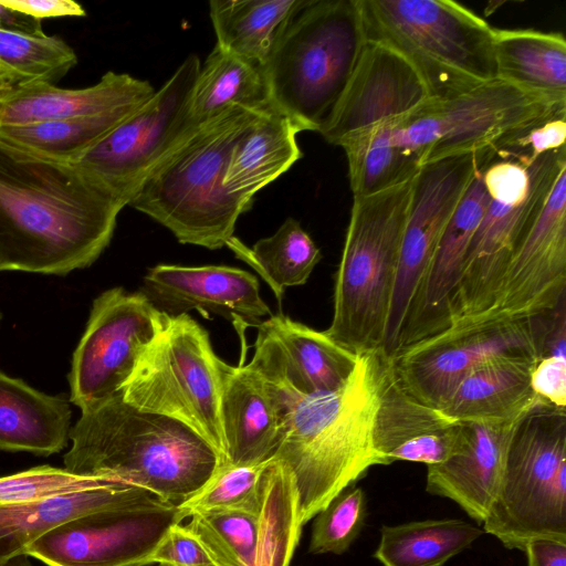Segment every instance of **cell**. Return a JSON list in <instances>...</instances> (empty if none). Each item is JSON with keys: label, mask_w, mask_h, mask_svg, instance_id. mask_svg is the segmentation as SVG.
<instances>
[{"label": "cell", "mask_w": 566, "mask_h": 566, "mask_svg": "<svg viewBox=\"0 0 566 566\" xmlns=\"http://www.w3.org/2000/svg\"><path fill=\"white\" fill-rule=\"evenodd\" d=\"M123 208L69 166L0 149V271L64 276L91 266Z\"/></svg>", "instance_id": "cell-1"}, {"label": "cell", "mask_w": 566, "mask_h": 566, "mask_svg": "<svg viewBox=\"0 0 566 566\" xmlns=\"http://www.w3.org/2000/svg\"><path fill=\"white\" fill-rule=\"evenodd\" d=\"M390 357L358 354L337 390L314 396L279 392L284 408L281 441L270 458L290 474L304 526L374 465H386L374 447V421Z\"/></svg>", "instance_id": "cell-2"}, {"label": "cell", "mask_w": 566, "mask_h": 566, "mask_svg": "<svg viewBox=\"0 0 566 566\" xmlns=\"http://www.w3.org/2000/svg\"><path fill=\"white\" fill-rule=\"evenodd\" d=\"M64 468L147 490L178 506L222 462L218 452L186 424L140 410L122 394L82 411L70 431Z\"/></svg>", "instance_id": "cell-3"}, {"label": "cell", "mask_w": 566, "mask_h": 566, "mask_svg": "<svg viewBox=\"0 0 566 566\" xmlns=\"http://www.w3.org/2000/svg\"><path fill=\"white\" fill-rule=\"evenodd\" d=\"M263 109L233 108L184 134L128 206L167 228L180 243L209 250L227 245L238 218L252 206L228 191V164Z\"/></svg>", "instance_id": "cell-4"}, {"label": "cell", "mask_w": 566, "mask_h": 566, "mask_svg": "<svg viewBox=\"0 0 566 566\" xmlns=\"http://www.w3.org/2000/svg\"><path fill=\"white\" fill-rule=\"evenodd\" d=\"M366 42L357 0H304L262 63L270 105L318 132Z\"/></svg>", "instance_id": "cell-5"}, {"label": "cell", "mask_w": 566, "mask_h": 566, "mask_svg": "<svg viewBox=\"0 0 566 566\" xmlns=\"http://www.w3.org/2000/svg\"><path fill=\"white\" fill-rule=\"evenodd\" d=\"M365 39L387 45L418 72L431 98L497 78L494 28L451 0H357Z\"/></svg>", "instance_id": "cell-6"}, {"label": "cell", "mask_w": 566, "mask_h": 566, "mask_svg": "<svg viewBox=\"0 0 566 566\" xmlns=\"http://www.w3.org/2000/svg\"><path fill=\"white\" fill-rule=\"evenodd\" d=\"M415 177L353 197L325 333L356 355L382 349Z\"/></svg>", "instance_id": "cell-7"}, {"label": "cell", "mask_w": 566, "mask_h": 566, "mask_svg": "<svg viewBox=\"0 0 566 566\" xmlns=\"http://www.w3.org/2000/svg\"><path fill=\"white\" fill-rule=\"evenodd\" d=\"M566 115V96L527 90L501 78L446 99L428 98L382 124L389 144L419 168L502 145Z\"/></svg>", "instance_id": "cell-8"}, {"label": "cell", "mask_w": 566, "mask_h": 566, "mask_svg": "<svg viewBox=\"0 0 566 566\" xmlns=\"http://www.w3.org/2000/svg\"><path fill=\"white\" fill-rule=\"evenodd\" d=\"M566 147L535 160L496 149L483 170L490 196L449 303L448 325L483 313L512 254L541 213L562 169Z\"/></svg>", "instance_id": "cell-9"}, {"label": "cell", "mask_w": 566, "mask_h": 566, "mask_svg": "<svg viewBox=\"0 0 566 566\" xmlns=\"http://www.w3.org/2000/svg\"><path fill=\"white\" fill-rule=\"evenodd\" d=\"M483 531L506 548L566 543V408L541 402L517 423Z\"/></svg>", "instance_id": "cell-10"}, {"label": "cell", "mask_w": 566, "mask_h": 566, "mask_svg": "<svg viewBox=\"0 0 566 566\" xmlns=\"http://www.w3.org/2000/svg\"><path fill=\"white\" fill-rule=\"evenodd\" d=\"M227 363L188 314L169 315L122 390L140 410L167 416L203 438L223 460L220 397Z\"/></svg>", "instance_id": "cell-11"}, {"label": "cell", "mask_w": 566, "mask_h": 566, "mask_svg": "<svg viewBox=\"0 0 566 566\" xmlns=\"http://www.w3.org/2000/svg\"><path fill=\"white\" fill-rule=\"evenodd\" d=\"M491 150L427 164L416 174L382 345L388 357L416 339L424 289L439 242Z\"/></svg>", "instance_id": "cell-12"}, {"label": "cell", "mask_w": 566, "mask_h": 566, "mask_svg": "<svg viewBox=\"0 0 566 566\" xmlns=\"http://www.w3.org/2000/svg\"><path fill=\"white\" fill-rule=\"evenodd\" d=\"M201 63L189 54L155 94L71 166L124 207L153 168L187 132L190 97Z\"/></svg>", "instance_id": "cell-13"}, {"label": "cell", "mask_w": 566, "mask_h": 566, "mask_svg": "<svg viewBox=\"0 0 566 566\" xmlns=\"http://www.w3.org/2000/svg\"><path fill=\"white\" fill-rule=\"evenodd\" d=\"M544 314L527 318H465L413 342L391 360L399 384L413 397L440 408L473 369L500 357L537 360Z\"/></svg>", "instance_id": "cell-14"}, {"label": "cell", "mask_w": 566, "mask_h": 566, "mask_svg": "<svg viewBox=\"0 0 566 566\" xmlns=\"http://www.w3.org/2000/svg\"><path fill=\"white\" fill-rule=\"evenodd\" d=\"M165 316L142 291L112 287L93 301L67 376L70 401L81 412L122 394Z\"/></svg>", "instance_id": "cell-15"}, {"label": "cell", "mask_w": 566, "mask_h": 566, "mask_svg": "<svg viewBox=\"0 0 566 566\" xmlns=\"http://www.w3.org/2000/svg\"><path fill=\"white\" fill-rule=\"evenodd\" d=\"M566 296V167L525 234L486 310L470 318H527L552 310ZM465 319V318H464Z\"/></svg>", "instance_id": "cell-16"}, {"label": "cell", "mask_w": 566, "mask_h": 566, "mask_svg": "<svg viewBox=\"0 0 566 566\" xmlns=\"http://www.w3.org/2000/svg\"><path fill=\"white\" fill-rule=\"evenodd\" d=\"M177 507L106 511L74 518L31 543L25 554L45 566H142Z\"/></svg>", "instance_id": "cell-17"}, {"label": "cell", "mask_w": 566, "mask_h": 566, "mask_svg": "<svg viewBox=\"0 0 566 566\" xmlns=\"http://www.w3.org/2000/svg\"><path fill=\"white\" fill-rule=\"evenodd\" d=\"M431 98L413 66L391 48L365 42L357 64L318 133L342 142L402 116Z\"/></svg>", "instance_id": "cell-18"}, {"label": "cell", "mask_w": 566, "mask_h": 566, "mask_svg": "<svg viewBox=\"0 0 566 566\" xmlns=\"http://www.w3.org/2000/svg\"><path fill=\"white\" fill-rule=\"evenodd\" d=\"M357 356L325 331L280 313L258 325L254 354L248 365L279 392L314 396L339 389L352 375Z\"/></svg>", "instance_id": "cell-19"}, {"label": "cell", "mask_w": 566, "mask_h": 566, "mask_svg": "<svg viewBox=\"0 0 566 566\" xmlns=\"http://www.w3.org/2000/svg\"><path fill=\"white\" fill-rule=\"evenodd\" d=\"M142 292L169 315L196 310L205 318L213 314L229 319L239 332L272 315L260 294L258 279L233 266L158 264L144 276Z\"/></svg>", "instance_id": "cell-20"}, {"label": "cell", "mask_w": 566, "mask_h": 566, "mask_svg": "<svg viewBox=\"0 0 566 566\" xmlns=\"http://www.w3.org/2000/svg\"><path fill=\"white\" fill-rule=\"evenodd\" d=\"M521 419L461 422L458 452L427 467L426 491L453 501L482 524L500 489L510 442Z\"/></svg>", "instance_id": "cell-21"}, {"label": "cell", "mask_w": 566, "mask_h": 566, "mask_svg": "<svg viewBox=\"0 0 566 566\" xmlns=\"http://www.w3.org/2000/svg\"><path fill=\"white\" fill-rule=\"evenodd\" d=\"M373 440L386 465L395 461L434 465L458 452L461 422L408 392L397 380L390 360L379 396Z\"/></svg>", "instance_id": "cell-22"}, {"label": "cell", "mask_w": 566, "mask_h": 566, "mask_svg": "<svg viewBox=\"0 0 566 566\" xmlns=\"http://www.w3.org/2000/svg\"><path fill=\"white\" fill-rule=\"evenodd\" d=\"M223 460L268 461L283 433L284 408L277 390L249 365H227L220 397Z\"/></svg>", "instance_id": "cell-23"}, {"label": "cell", "mask_w": 566, "mask_h": 566, "mask_svg": "<svg viewBox=\"0 0 566 566\" xmlns=\"http://www.w3.org/2000/svg\"><path fill=\"white\" fill-rule=\"evenodd\" d=\"M155 92L148 81L113 71L83 88L45 82L15 84L0 90V126L101 115L139 106Z\"/></svg>", "instance_id": "cell-24"}, {"label": "cell", "mask_w": 566, "mask_h": 566, "mask_svg": "<svg viewBox=\"0 0 566 566\" xmlns=\"http://www.w3.org/2000/svg\"><path fill=\"white\" fill-rule=\"evenodd\" d=\"M167 507L174 505L125 482L38 502L0 505V566L25 554L31 543L74 518L106 511Z\"/></svg>", "instance_id": "cell-25"}, {"label": "cell", "mask_w": 566, "mask_h": 566, "mask_svg": "<svg viewBox=\"0 0 566 566\" xmlns=\"http://www.w3.org/2000/svg\"><path fill=\"white\" fill-rule=\"evenodd\" d=\"M535 360L500 357L469 373L439 408L458 422L521 419L541 402L531 387Z\"/></svg>", "instance_id": "cell-26"}, {"label": "cell", "mask_w": 566, "mask_h": 566, "mask_svg": "<svg viewBox=\"0 0 566 566\" xmlns=\"http://www.w3.org/2000/svg\"><path fill=\"white\" fill-rule=\"evenodd\" d=\"M495 151L493 148L479 167L443 231L428 275L415 342L448 326L451 296L462 274L473 235L490 201L483 170Z\"/></svg>", "instance_id": "cell-27"}, {"label": "cell", "mask_w": 566, "mask_h": 566, "mask_svg": "<svg viewBox=\"0 0 566 566\" xmlns=\"http://www.w3.org/2000/svg\"><path fill=\"white\" fill-rule=\"evenodd\" d=\"M70 402L0 370V450L40 457L62 451L72 428Z\"/></svg>", "instance_id": "cell-28"}, {"label": "cell", "mask_w": 566, "mask_h": 566, "mask_svg": "<svg viewBox=\"0 0 566 566\" xmlns=\"http://www.w3.org/2000/svg\"><path fill=\"white\" fill-rule=\"evenodd\" d=\"M298 127L271 105L234 146L224 179L232 195L253 203L254 195L286 172L301 157Z\"/></svg>", "instance_id": "cell-29"}, {"label": "cell", "mask_w": 566, "mask_h": 566, "mask_svg": "<svg viewBox=\"0 0 566 566\" xmlns=\"http://www.w3.org/2000/svg\"><path fill=\"white\" fill-rule=\"evenodd\" d=\"M269 106L262 65L214 45L195 83L187 132L233 108L263 109Z\"/></svg>", "instance_id": "cell-30"}, {"label": "cell", "mask_w": 566, "mask_h": 566, "mask_svg": "<svg viewBox=\"0 0 566 566\" xmlns=\"http://www.w3.org/2000/svg\"><path fill=\"white\" fill-rule=\"evenodd\" d=\"M139 106L95 116L0 126V149L21 159L71 166Z\"/></svg>", "instance_id": "cell-31"}, {"label": "cell", "mask_w": 566, "mask_h": 566, "mask_svg": "<svg viewBox=\"0 0 566 566\" xmlns=\"http://www.w3.org/2000/svg\"><path fill=\"white\" fill-rule=\"evenodd\" d=\"M497 78L566 96V40L560 32L494 28Z\"/></svg>", "instance_id": "cell-32"}, {"label": "cell", "mask_w": 566, "mask_h": 566, "mask_svg": "<svg viewBox=\"0 0 566 566\" xmlns=\"http://www.w3.org/2000/svg\"><path fill=\"white\" fill-rule=\"evenodd\" d=\"M483 534L482 527L459 518L382 525L373 557L381 566H444Z\"/></svg>", "instance_id": "cell-33"}, {"label": "cell", "mask_w": 566, "mask_h": 566, "mask_svg": "<svg viewBox=\"0 0 566 566\" xmlns=\"http://www.w3.org/2000/svg\"><path fill=\"white\" fill-rule=\"evenodd\" d=\"M304 0H212L210 19L219 48L262 63Z\"/></svg>", "instance_id": "cell-34"}, {"label": "cell", "mask_w": 566, "mask_h": 566, "mask_svg": "<svg viewBox=\"0 0 566 566\" xmlns=\"http://www.w3.org/2000/svg\"><path fill=\"white\" fill-rule=\"evenodd\" d=\"M238 258L250 264L273 291L279 303L284 290L304 285L322 259L321 250L301 223L287 218L274 234L252 248L235 237L227 244Z\"/></svg>", "instance_id": "cell-35"}, {"label": "cell", "mask_w": 566, "mask_h": 566, "mask_svg": "<svg viewBox=\"0 0 566 566\" xmlns=\"http://www.w3.org/2000/svg\"><path fill=\"white\" fill-rule=\"evenodd\" d=\"M0 64L17 84H55L77 64L75 51L62 39L40 31L0 29Z\"/></svg>", "instance_id": "cell-36"}, {"label": "cell", "mask_w": 566, "mask_h": 566, "mask_svg": "<svg viewBox=\"0 0 566 566\" xmlns=\"http://www.w3.org/2000/svg\"><path fill=\"white\" fill-rule=\"evenodd\" d=\"M269 460L256 464L221 462L205 484L177 506L180 523L196 513L235 510L260 514Z\"/></svg>", "instance_id": "cell-37"}, {"label": "cell", "mask_w": 566, "mask_h": 566, "mask_svg": "<svg viewBox=\"0 0 566 566\" xmlns=\"http://www.w3.org/2000/svg\"><path fill=\"white\" fill-rule=\"evenodd\" d=\"M186 527L202 543L219 566H255L260 514L219 510L189 516Z\"/></svg>", "instance_id": "cell-38"}, {"label": "cell", "mask_w": 566, "mask_h": 566, "mask_svg": "<svg viewBox=\"0 0 566 566\" xmlns=\"http://www.w3.org/2000/svg\"><path fill=\"white\" fill-rule=\"evenodd\" d=\"M119 482L104 476L75 474L65 468L44 464L0 476V505L38 502L98 490Z\"/></svg>", "instance_id": "cell-39"}, {"label": "cell", "mask_w": 566, "mask_h": 566, "mask_svg": "<svg viewBox=\"0 0 566 566\" xmlns=\"http://www.w3.org/2000/svg\"><path fill=\"white\" fill-rule=\"evenodd\" d=\"M365 518V492L352 485L314 517L308 552L314 555L344 554L361 532Z\"/></svg>", "instance_id": "cell-40"}, {"label": "cell", "mask_w": 566, "mask_h": 566, "mask_svg": "<svg viewBox=\"0 0 566 566\" xmlns=\"http://www.w3.org/2000/svg\"><path fill=\"white\" fill-rule=\"evenodd\" d=\"M219 566L202 543L182 523L171 524L142 566Z\"/></svg>", "instance_id": "cell-41"}, {"label": "cell", "mask_w": 566, "mask_h": 566, "mask_svg": "<svg viewBox=\"0 0 566 566\" xmlns=\"http://www.w3.org/2000/svg\"><path fill=\"white\" fill-rule=\"evenodd\" d=\"M565 140L566 115L551 118L533 127L525 134L505 142L499 149L525 151L533 161L548 151L565 147Z\"/></svg>", "instance_id": "cell-42"}, {"label": "cell", "mask_w": 566, "mask_h": 566, "mask_svg": "<svg viewBox=\"0 0 566 566\" xmlns=\"http://www.w3.org/2000/svg\"><path fill=\"white\" fill-rule=\"evenodd\" d=\"M531 387L545 402L566 408V357L537 358L531 370Z\"/></svg>", "instance_id": "cell-43"}, {"label": "cell", "mask_w": 566, "mask_h": 566, "mask_svg": "<svg viewBox=\"0 0 566 566\" xmlns=\"http://www.w3.org/2000/svg\"><path fill=\"white\" fill-rule=\"evenodd\" d=\"M0 7L35 21L86 14L83 6L73 0H0Z\"/></svg>", "instance_id": "cell-44"}, {"label": "cell", "mask_w": 566, "mask_h": 566, "mask_svg": "<svg viewBox=\"0 0 566 566\" xmlns=\"http://www.w3.org/2000/svg\"><path fill=\"white\" fill-rule=\"evenodd\" d=\"M523 552L526 554L527 566H566V543L535 539Z\"/></svg>", "instance_id": "cell-45"}, {"label": "cell", "mask_w": 566, "mask_h": 566, "mask_svg": "<svg viewBox=\"0 0 566 566\" xmlns=\"http://www.w3.org/2000/svg\"><path fill=\"white\" fill-rule=\"evenodd\" d=\"M15 84L13 76L0 64V90Z\"/></svg>", "instance_id": "cell-46"}, {"label": "cell", "mask_w": 566, "mask_h": 566, "mask_svg": "<svg viewBox=\"0 0 566 566\" xmlns=\"http://www.w3.org/2000/svg\"><path fill=\"white\" fill-rule=\"evenodd\" d=\"M3 566H34V564L31 562L30 556H28L27 554H22L10 559Z\"/></svg>", "instance_id": "cell-47"}, {"label": "cell", "mask_w": 566, "mask_h": 566, "mask_svg": "<svg viewBox=\"0 0 566 566\" xmlns=\"http://www.w3.org/2000/svg\"><path fill=\"white\" fill-rule=\"evenodd\" d=\"M1 22H2V9H1V7H0V29H2V27H1Z\"/></svg>", "instance_id": "cell-48"}, {"label": "cell", "mask_w": 566, "mask_h": 566, "mask_svg": "<svg viewBox=\"0 0 566 566\" xmlns=\"http://www.w3.org/2000/svg\"><path fill=\"white\" fill-rule=\"evenodd\" d=\"M149 566H161V565H149Z\"/></svg>", "instance_id": "cell-49"}, {"label": "cell", "mask_w": 566, "mask_h": 566, "mask_svg": "<svg viewBox=\"0 0 566 566\" xmlns=\"http://www.w3.org/2000/svg\"><path fill=\"white\" fill-rule=\"evenodd\" d=\"M0 322H1V313H0Z\"/></svg>", "instance_id": "cell-50"}]
</instances>
